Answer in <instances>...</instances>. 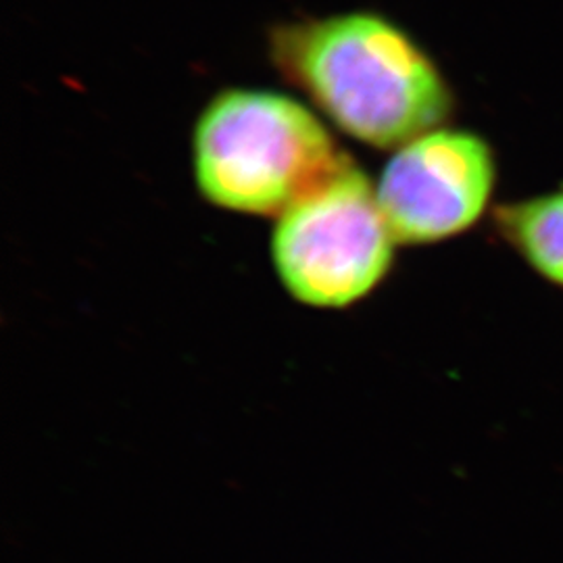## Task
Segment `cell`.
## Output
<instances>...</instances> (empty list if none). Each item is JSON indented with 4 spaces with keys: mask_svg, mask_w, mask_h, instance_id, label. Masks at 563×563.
I'll return each mask as SVG.
<instances>
[{
    "mask_svg": "<svg viewBox=\"0 0 563 563\" xmlns=\"http://www.w3.org/2000/svg\"><path fill=\"white\" fill-rule=\"evenodd\" d=\"M269 59L346 136L397 151L453 113L443 71L402 27L353 11L269 30Z\"/></svg>",
    "mask_w": 563,
    "mask_h": 563,
    "instance_id": "6da1fadb",
    "label": "cell"
},
{
    "mask_svg": "<svg viewBox=\"0 0 563 563\" xmlns=\"http://www.w3.org/2000/svg\"><path fill=\"white\" fill-rule=\"evenodd\" d=\"M349 162L311 109L272 90H223L192 130L195 181L234 213L278 218Z\"/></svg>",
    "mask_w": 563,
    "mask_h": 563,
    "instance_id": "7a4b0ae2",
    "label": "cell"
},
{
    "mask_svg": "<svg viewBox=\"0 0 563 563\" xmlns=\"http://www.w3.org/2000/svg\"><path fill=\"white\" fill-rule=\"evenodd\" d=\"M395 244L376 181L351 159L276 218L272 263L292 299L318 309H344L386 278Z\"/></svg>",
    "mask_w": 563,
    "mask_h": 563,
    "instance_id": "3957f363",
    "label": "cell"
},
{
    "mask_svg": "<svg viewBox=\"0 0 563 563\" xmlns=\"http://www.w3.org/2000/svg\"><path fill=\"white\" fill-rule=\"evenodd\" d=\"M495 184V153L483 136L437 128L393 153L376 195L395 241L432 244L481 222Z\"/></svg>",
    "mask_w": 563,
    "mask_h": 563,
    "instance_id": "277c9868",
    "label": "cell"
},
{
    "mask_svg": "<svg viewBox=\"0 0 563 563\" xmlns=\"http://www.w3.org/2000/svg\"><path fill=\"white\" fill-rule=\"evenodd\" d=\"M495 228L539 276L563 288V188L501 205Z\"/></svg>",
    "mask_w": 563,
    "mask_h": 563,
    "instance_id": "5b68a950",
    "label": "cell"
}]
</instances>
